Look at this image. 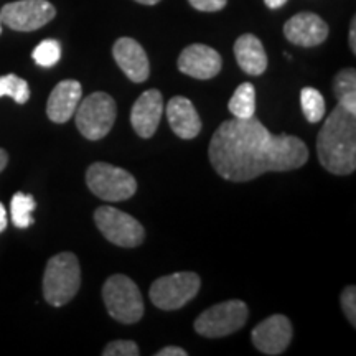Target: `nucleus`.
Returning <instances> with one entry per match:
<instances>
[{"instance_id":"1","label":"nucleus","mask_w":356,"mask_h":356,"mask_svg":"<svg viewBox=\"0 0 356 356\" xmlns=\"http://www.w3.org/2000/svg\"><path fill=\"white\" fill-rule=\"evenodd\" d=\"M208 155L218 175L239 184L266 172L300 168L309 160V149L296 136H274L252 115L222 122L213 134Z\"/></svg>"},{"instance_id":"2","label":"nucleus","mask_w":356,"mask_h":356,"mask_svg":"<svg viewBox=\"0 0 356 356\" xmlns=\"http://www.w3.org/2000/svg\"><path fill=\"white\" fill-rule=\"evenodd\" d=\"M318 160L325 170L350 175L356 168V111L335 106L320 129L317 139Z\"/></svg>"},{"instance_id":"3","label":"nucleus","mask_w":356,"mask_h":356,"mask_svg":"<svg viewBox=\"0 0 356 356\" xmlns=\"http://www.w3.org/2000/svg\"><path fill=\"white\" fill-rule=\"evenodd\" d=\"M81 286V267L73 252H60L47 262L43 274V297L53 307L66 305Z\"/></svg>"},{"instance_id":"4","label":"nucleus","mask_w":356,"mask_h":356,"mask_svg":"<svg viewBox=\"0 0 356 356\" xmlns=\"http://www.w3.org/2000/svg\"><path fill=\"white\" fill-rule=\"evenodd\" d=\"M102 299L108 314L121 323H137L144 315V300L139 287L127 275H111L102 287Z\"/></svg>"},{"instance_id":"5","label":"nucleus","mask_w":356,"mask_h":356,"mask_svg":"<svg viewBox=\"0 0 356 356\" xmlns=\"http://www.w3.org/2000/svg\"><path fill=\"white\" fill-rule=\"evenodd\" d=\"M115 111V101L108 92H92L79 101L74 113L78 131L89 140L102 139L114 126Z\"/></svg>"},{"instance_id":"6","label":"nucleus","mask_w":356,"mask_h":356,"mask_svg":"<svg viewBox=\"0 0 356 356\" xmlns=\"http://www.w3.org/2000/svg\"><path fill=\"white\" fill-rule=\"evenodd\" d=\"M86 184L89 190L104 202H124L137 191V181L132 173L106 162L89 165Z\"/></svg>"},{"instance_id":"7","label":"nucleus","mask_w":356,"mask_h":356,"mask_svg":"<svg viewBox=\"0 0 356 356\" xmlns=\"http://www.w3.org/2000/svg\"><path fill=\"white\" fill-rule=\"evenodd\" d=\"M248 320V305L243 300H228L207 309L195 320V330L207 338L228 337L241 330Z\"/></svg>"},{"instance_id":"8","label":"nucleus","mask_w":356,"mask_h":356,"mask_svg":"<svg viewBox=\"0 0 356 356\" xmlns=\"http://www.w3.org/2000/svg\"><path fill=\"white\" fill-rule=\"evenodd\" d=\"M202 279L195 273L163 275L150 287V300L160 310H178L197 296Z\"/></svg>"},{"instance_id":"9","label":"nucleus","mask_w":356,"mask_h":356,"mask_svg":"<svg viewBox=\"0 0 356 356\" xmlns=\"http://www.w3.org/2000/svg\"><path fill=\"white\" fill-rule=\"evenodd\" d=\"M95 221L102 236L115 246L137 248L145 238L144 226L136 218L114 207L97 208Z\"/></svg>"},{"instance_id":"10","label":"nucleus","mask_w":356,"mask_h":356,"mask_svg":"<svg viewBox=\"0 0 356 356\" xmlns=\"http://www.w3.org/2000/svg\"><path fill=\"white\" fill-rule=\"evenodd\" d=\"M56 8L47 0H19L0 10V20L17 32H33L55 19Z\"/></svg>"},{"instance_id":"11","label":"nucleus","mask_w":356,"mask_h":356,"mask_svg":"<svg viewBox=\"0 0 356 356\" xmlns=\"http://www.w3.org/2000/svg\"><path fill=\"white\" fill-rule=\"evenodd\" d=\"M292 323L286 315H273L252 330V343L264 355H280L292 341Z\"/></svg>"},{"instance_id":"12","label":"nucleus","mask_w":356,"mask_h":356,"mask_svg":"<svg viewBox=\"0 0 356 356\" xmlns=\"http://www.w3.org/2000/svg\"><path fill=\"white\" fill-rule=\"evenodd\" d=\"M178 70L195 79H211L221 71V56L207 44L195 43L186 47L178 56Z\"/></svg>"},{"instance_id":"13","label":"nucleus","mask_w":356,"mask_h":356,"mask_svg":"<svg viewBox=\"0 0 356 356\" xmlns=\"http://www.w3.org/2000/svg\"><path fill=\"white\" fill-rule=\"evenodd\" d=\"M163 114V97L159 89H149L142 92L134 102L131 111V124L134 131L142 139H149L157 131Z\"/></svg>"},{"instance_id":"14","label":"nucleus","mask_w":356,"mask_h":356,"mask_svg":"<svg viewBox=\"0 0 356 356\" xmlns=\"http://www.w3.org/2000/svg\"><path fill=\"white\" fill-rule=\"evenodd\" d=\"M113 55L115 63L132 83H144L150 74L149 56L139 42L134 38H119L114 43Z\"/></svg>"},{"instance_id":"15","label":"nucleus","mask_w":356,"mask_h":356,"mask_svg":"<svg viewBox=\"0 0 356 356\" xmlns=\"http://www.w3.org/2000/svg\"><path fill=\"white\" fill-rule=\"evenodd\" d=\"M284 35L289 42L299 47H317L327 40L328 25L317 13L302 12L284 25Z\"/></svg>"},{"instance_id":"16","label":"nucleus","mask_w":356,"mask_h":356,"mask_svg":"<svg viewBox=\"0 0 356 356\" xmlns=\"http://www.w3.org/2000/svg\"><path fill=\"white\" fill-rule=\"evenodd\" d=\"M83 99V88L79 81L65 79L58 83L47 102V115L51 122L65 124L76 113L79 101Z\"/></svg>"},{"instance_id":"17","label":"nucleus","mask_w":356,"mask_h":356,"mask_svg":"<svg viewBox=\"0 0 356 356\" xmlns=\"http://www.w3.org/2000/svg\"><path fill=\"white\" fill-rule=\"evenodd\" d=\"M167 119L172 131L184 140L195 139L202 132V119L193 102L184 96H175L168 101Z\"/></svg>"},{"instance_id":"18","label":"nucleus","mask_w":356,"mask_h":356,"mask_svg":"<svg viewBox=\"0 0 356 356\" xmlns=\"http://www.w3.org/2000/svg\"><path fill=\"white\" fill-rule=\"evenodd\" d=\"M234 55L239 68L251 76H261L267 70V55L256 35L246 33L234 43Z\"/></svg>"},{"instance_id":"19","label":"nucleus","mask_w":356,"mask_h":356,"mask_svg":"<svg viewBox=\"0 0 356 356\" xmlns=\"http://www.w3.org/2000/svg\"><path fill=\"white\" fill-rule=\"evenodd\" d=\"M229 113L236 119H249L256 113V89L251 83H243L236 88L228 102Z\"/></svg>"},{"instance_id":"20","label":"nucleus","mask_w":356,"mask_h":356,"mask_svg":"<svg viewBox=\"0 0 356 356\" xmlns=\"http://www.w3.org/2000/svg\"><path fill=\"white\" fill-rule=\"evenodd\" d=\"M37 208V202L32 195L17 191L10 202L12 222L20 229H26L33 225V211Z\"/></svg>"},{"instance_id":"21","label":"nucleus","mask_w":356,"mask_h":356,"mask_svg":"<svg viewBox=\"0 0 356 356\" xmlns=\"http://www.w3.org/2000/svg\"><path fill=\"white\" fill-rule=\"evenodd\" d=\"M333 92L340 104L356 111V71L353 68L341 70L333 79Z\"/></svg>"},{"instance_id":"22","label":"nucleus","mask_w":356,"mask_h":356,"mask_svg":"<svg viewBox=\"0 0 356 356\" xmlns=\"http://www.w3.org/2000/svg\"><path fill=\"white\" fill-rule=\"evenodd\" d=\"M300 104L307 121L312 124L322 121L325 115V101L322 92L315 88H304L300 91Z\"/></svg>"},{"instance_id":"23","label":"nucleus","mask_w":356,"mask_h":356,"mask_svg":"<svg viewBox=\"0 0 356 356\" xmlns=\"http://www.w3.org/2000/svg\"><path fill=\"white\" fill-rule=\"evenodd\" d=\"M12 97L17 104H25L30 99V86L24 78L17 74L0 76V97Z\"/></svg>"},{"instance_id":"24","label":"nucleus","mask_w":356,"mask_h":356,"mask_svg":"<svg viewBox=\"0 0 356 356\" xmlns=\"http://www.w3.org/2000/svg\"><path fill=\"white\" fill-rule=\"evenodd\" d=\"M35 63L43 68H51L61 58V47L56 40H43L32 53Z\"/></svg>"},{"instance_id":"25","label":"nucleus","mask_w":356,"mask_h":356,"mask_svg":"<svg viewBox=\"0 0 356 356\" xmlns=\"http://www.w3.org/2000/svg\"><path fill=\"white\" fill-rule=\"evenodd\" d=\"M104 356H139L140 350L137 343L131 340H115L106 346L102 351Z\"/></svg>"},{"instance_id":"26","label":"nucleus","mask_w":356,"mask_h":356,"mask_svg":"<svg viewBox=\"0 0 356 356\" xmlns=\"http://www.w3.org/2000/svg\"><path fill=\"white\" fill-rule=\"evenodd\" d=\"M341 307L351 323V327H356V287L348 286L341 292Z\"/></svg>"},{"instance_id":"27","label":"nucleus","mask_w":356,"mask_h":356,"mask_svg":"<svg viewBox=\"0 0 356 356\" xmlns=\"http://www.w3.org/2000/svg\"><path fill=\"white\" fill-rule=\"evenodd\" d=\"M191 7L202 12H218L226 7L228 0H188Z\"/></svg>"},{"instance_id":"28","label":"nucleus","mask_w":356,"mask_h":356,"mask_svg":"<svg viewBox=\"0 0 356 356\" xmlns=\"http://www.w3.org/2000/svg\"><path fill=\"white\" fill-rule=\"evenodd\" d=\"M185 350L178 348V346H165V348H162L160 351L155 353V356H186Z\"/></svg>"},{"instance_id":"29","label":"nucleus","mask_w":356,"mask_h":356,"mask_svg":"<svg viewBox=\"0 0 356 356\" xmlns=\"http://www.w3.org/2000/svg\"><path fill=\"white\" fill-rule=\"evenodd\" d=\"M350 48L351 51L356 53V19L351 22V29H350Z\"/></svg>"},{"instance_id":"30","label":"nucleus","mask_w":356,"mask_h":356,"mask_svg":"<svg viewBox=\"0 0 356 356\" xmlns=\"http://www.w3.org/2000/svg\"><path fill=\"white\" fill-rule=\"evenodd\" d=\"M7 211H6V207H3L2 203H0V233H3V231L7 229Z\"/></svg>"},{"instance_id":"31","label":"nucleus","mask_w":356,"mask_h":356,"mask_svg":"<svg viewBox=\"0 0 356 356\" xmlns=\"http://www.w3.org/2000/svg\"><path fill=\"white\" fill-rule=\"evenodd\" d=\"M8 163V155L3 149H0V172H3V168L7 167Z\"/></svg>"},{"instance_id":"32","label":"nucleus","mask_w":356,"mask_h":356,"mask_svg":"<svg viewBox=\"0 0 356 356\" xmlns=\"http://www.w3.org/2000/svg\"><path fill=\"white\" fill-rule=\"evenodd\" d=\"M264 2L269 8H279V7H282L287 0H264Z\"/></svg>"},{"instance_id":"33","label":"nucleus","mask_w":356,"mask_h":356,"mask_svg":"<svg viewBox=\"0 0 356 356\" xmlns=\"http://www.w3.org/2000/svg\"><path fill=\"white\" fill-rule=\"evenodd\" d=\"M136 2L144 3V6H155V3H159L160 0H136Z\"/></svg>"},{"instance_id":"34","label":"nucleus","mask_w":356,"mask_h":356,"mask_svg":"<svg viewBox=\"0 0 356 356\" xmlns=\"http://www.w3.org/2000/svg\"><path fill=\"white\" fill-rule=\"evenodd\" d=\"M0 33H2V20H0Z\"/></svg>"}]
</instances>
